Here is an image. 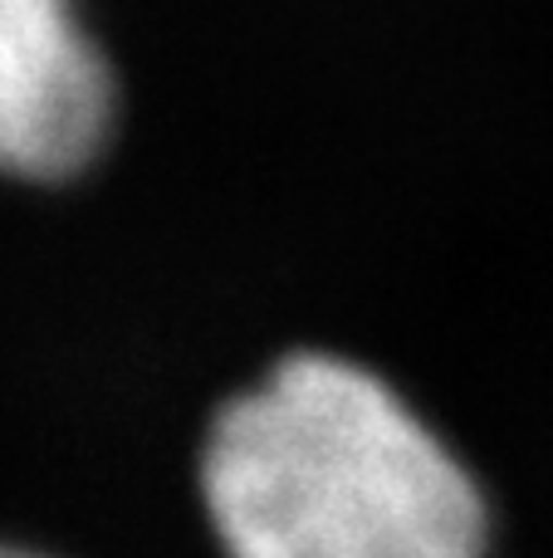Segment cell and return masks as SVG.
<instances>
[{"instance_id":"1","label":"cell","mask_w":553,"mask_h":558,"mask_svg":"<svg viewBox=\"0 0 553 558\" xmlns=\"http://www.w3.org/2000/svg\"><path fill=\"white\" fill-rule=\"evenodd\" d=\"M201 490L231 558H486L480 485L368 367L294 353L211 422Z\"/></svg>"},{"instance_id":"2","label":"cell","mask_w":553,"mask_h":558,"mask_svg":"<svg viewBox=\"0 0 553 558\" xmlns=\"http://www.w3.org/2000/svg\"><path fill=\"white\" fill-rule=\"evenodd\" d=\"M113 78L69 0H0V172L64 182L98 157Z\"/></svg>"},{"instance_id":"3","label":"cell","mask_w":553,"mask_h":558,"mask_svg":"<svg viewBox=\"0 0 553 558\" xmlns=\"http://www.w3.org/2000/svg\"><path fill=\"white\" fill-rule=\"evenodd\" d=\"M0 558H45V554H29V549H15V544H0Z\"/></svg>"}]
</instances>
